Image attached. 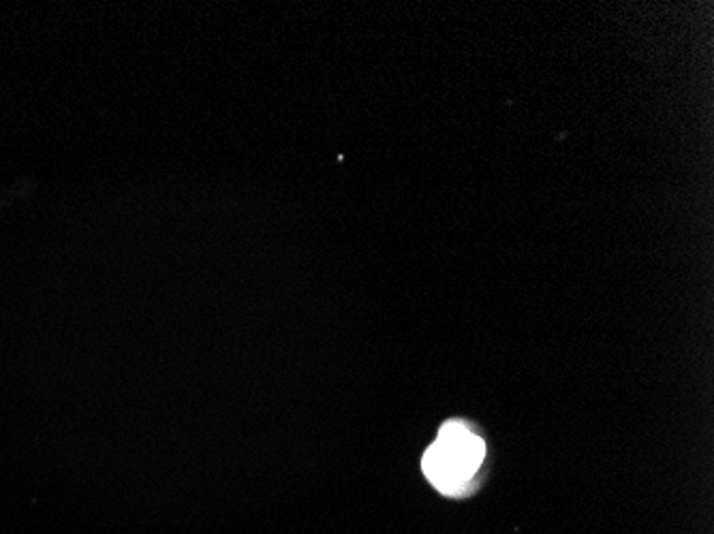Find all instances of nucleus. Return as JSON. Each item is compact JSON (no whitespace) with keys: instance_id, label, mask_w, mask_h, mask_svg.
Wrapping results in <instances>:
<instances>
[{"instance_id":"f257e3e1","label":"nucleus","mask_w":714,"mask_h":534,"mask_svg":"<svg viewBox=\"0 0 714 534\" xmlns=\"http://www.w3.org/2000/svg\"><path fill=\"white\" fill-rule=\"evenodd\" d=\"M484 440L464 424L449 422L424 456V473L445 494H460L484 462Z\"/></svg>"}]
</instances>
